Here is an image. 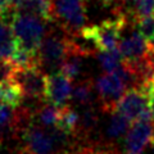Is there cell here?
I'll return each instance as SVG.
<instances>
[{"label": "cell", "mask_w": 154, "mask_h": 154, "mask_svg": "<svg viewBox=\"0 0 154 154\" xmlns=\"http://www.w3.org/2000/svg\"><path fill=\"white\" fill-rule=\"evenodd\" d=\"M100 2H103L105 5H112V4H114V3L121 4V0H100Z\"/></svg>", "instance_id": "obj_27"}, {"label": "cell", "mask_w": 154, "mask_h": 154, "mask_svg": "<svg viewBox=\"0 0 154 154\" xmlns=\"http://www.w3.org/2000/svg\"><path fill=\"white\" fill-rule=\"evenodd\" d=\"M72 46V36H58V35H49L44 38L40 49L37 51L38 62L40 66H45L49 68L60 67L66 59V57L69 54Z\"/></svg>", "instance_id": "obj_5"}, {"label": "cell", "mask_w": 154, "mask_h": 154, "mask_svg": "<svg viewBox=\"0 0 154 154\" xmlns=\"http://www.w3.org/2000/svg\"><path fill=\"white\" fill-rule=\"evenodd\" d=\"M94 88H95V85H93V82L89 80L77 84L73 91H72V99H73V102L81 105L90 104L94 98Z\"/></svg>", "instance_id": "obj_16"}, {"label": "cell", "mask_w": 154, "mask_h": 154, "mask_svg": "<svg viewBox=\"0 0 154 154\" xmlns=\"http://www.w3.org/2000/svg\"><path fill=\"white\" fill-rule=\"evenodd\" d=\"M13 119V112L11 107L4 104H0V130L7 127Z\"/></svg>", "instance_id": "obj_22"}, {"label": "cell", "mask_w": 154, "mask_h": 154, "mask_svg": "<svg viewBox=\"0 0 154 154\" xmlns=\"http://www.w3.org/2000/svg\"><path fill=\"white\" fill-rule=\"evenodd\" d=\"M26 2L27 0H11V7L14 9V11H18Z\"/></svg>", "instance_id": "obj_25"}, {"label": "cell", "mask_w": 154, "mask_h": 154, "mask_svg": "<svg viewBox=\"0 0 154 154\" xmlns=\"http://www.w3.org/2000/svg\"><path fill=\"white\" fill-rule=\"evenodd\" d=\"M64 136L62 132H59L55 128L54 135H49L45 132L44 130L31 126L26 128L25 134H23V139L27 145L32 152L36 154H49L53 152V149L55 146V143L60 140V137Z\"/></svg>", "instance_id": "obj_11"}, {"label": "cell", "mask_w": 154, "mask_h": 154, "mask_svg": "<svg viewBox=\"0 0 154 154\" xmlns=\"http://www.w3.org/2000/svg\"><path fill=\"white\" fill-rule=\"evenodd\" d=\"M96 122H98V116H96L95 110L91 107L86 108L82 117H81V127L86 130V131H90L91 128L95 127Z\"/></svg>", "instance_id": "obj_21"}, {"label": "cell", "mask_w": 154, "mask_h": 154, "mask_svg": "<svg viewBox=\"0 0 154 154\" xmlns=\"http://www.w3.org/2000/svg\"><path fill=\"white\" fill-rule=\"evenodd\" d=\"M149 108L150 105L146 90L141 88H130L119 99L116 112L125 116L130 122H136Z\"/></svg>", "instance_id": "obj_7"}, {"label": "cell", "mask_w": 154, "mask_h": 154, "mask_svg": "<svg viewBox=\"0 0 154 154\" xmlns=\"http://www.w3.org/2000/svg\"><path fill=\"white\" fill-rule=\"evenodd\" d=\"M136 28L149 44L154 42V14L136 17Z\"/></svg>", "instance_id": "obj_18"}, {"label": "cell", "mask_w": 154, "mask_h": 154, "mask_svg": "<svg viewBox=\"0 0 154 154\" xmlns=\"http://www.w3.org/2000/svg\"><path fill=\"white\" fill-rule=\"evenodd\" d=\"M100 67L105 72H116L123 63V57L118 49L99 51L96 55Z\"/></svg>", "instance_id": "obj_15"}, {"label": "cell", "mask_w": 154, "mask_h": 154, "mask_svg": "<svg viewBox=\"0 0 154 154\" xmlns=\"http://www.w3.org/2000/svg\"><path fill=\"white\" fill-rule=\"evenodd\" d=\"M12 80L19 85L25 96L45 100L46 75H44L40 64L28 67V68L16 67Z\"/></svg>", "instance_id": "obj_6"}, {"label": "cell", "mask_w": 154, "mask_h": 154, "mask_svg": "<svg viewBox=\"0 0 154 154\" xmlns=\"http://www.w3.org/2000/svg\"><path fill=\"white\" fill-rule=\"evenodd\" d=\"M17 154H36L35 152H32L28 146H25V148H22V149H19V152Z\"/></svg>", "instance_id": "obj_26"}, {"label": "cell", "mask_w": 154, "mask_h": 154, "mask_svg": "<svg viewBox=\"0 0 154 154\" xmlns=\"http://www.w3.org/2000/svg\"><path fill=\"white\" fill-rule=\"evenodd\" d=\"M135 17H145L154 14V0H135Z\"/></svg>", "instance_id": "obj_20"}, {"label": "cell", "mask_w": 154, "mask_h": 154, "mask_svg": "<svg viewBox=\"0 0 154 154\" xmlns=\"http://www.w3.org/2000/svg\"><path fill=\"white\" fill-rule=\"evenodd\" d=\"M54 21L60 22L67 35H80L88 21L85 0H54Z\"/></svg>", "instance_id": "obj_3"}, {"label": "cell", "mask_w": 154, "mask_h": 154, "mask_svg": "<svg viewBox=\"0 0 154 154\" xmlns=\"http://www.w3.org/2000/svg\"><path fill=\"white\" fill-rule=\"evenodd\" d=\"M143 89L146 90L148 93V98H149V105H150V108L153 110V114H154V77L152 80H149L146 85L144 86Z\"/></svg>", "instance_id": "obj_23"}, {"label": "cell", "mask_w": 154, "mask_h": 154, "mask_svg": "<svg viewBox=\"0 0 154 154\" xmlns=\"http://www.w3.org/2000/svg\"><path fill=\"white\" fill-rule=\"evenodd\" d=\"M130 128V121L125 116L119 113H113V117L110 118L109 125L107 127V135L112 139H118L123 136Z\"/></svg>", "instance_id": "obj_17"}, {"label": "cell", "mask_w": 154, "mask_h": 154, "mask_svg": "<svg viewBox=\"0 0 154 154\" xmlns=\"http://www.w3.org/2000/svg\"><path fill=\"white\" fill-rule=\"evenodd\" d=\"M128 19L126 14H118L114 19H105L99 25L88 26L81 31L80 36L85 40L91 41L99 51L118 49L121 41V35L125 27L127 26Z\"/></svg>", "instance_id": "obj_1"}, {"label": "cell", "mask_w": 154, "mask_h": 154, "mask_svg": "<svg viewBox=\"0 0 154 154\" xmlns=\"http://www.w3.org/2000/svg\"><path fill=\"white\" fill-rule=\"evenodd\" d=\"M95 90L100 100V107L104 113H114L119 99L128 88L123 77L116 72H107L95 81Z\"/></svg>", "instance_id": "obj_4"}, {"label": "cell", "mask_w": 154, "mask_h": 154, "mask_svg": "<svg viewBox=\"0 0 154 154\" xmlns=\"http://www.w3.org/2000/svg\"><path fill=\"white\" fill-rule=\"evenodd\" d=\"M23 98L25 94L17 82L13 80L0 81V104L16 109L22 104Z\"/></svg>", "instance_id": "obj_13"}, {"label": "cell", "mask_w": 154, "mask_h": 154, "mask_svg": "<svg viewBox=\"0 0 154 154\" xmlns=\"http://www.w3.org/2000/svg\"><path fill=\"white\" fill-rule=\"evenodd\" d=\"M11 7V0H0V16L3 13H5L7 11H9Z\"/></svg>", "instance_id": "obj_24"}, {"label": "cell", "mask_w": 154, "mask_h": 154, "mask_svg": "<svg viewBox=\"0 0 154 154\" xmlns=\"http://www.w3.org/2000/svg\"><path fill=\"white\" fill-rule=\"evenodd\" d=\"M118 50L123 57V63L136 64L146 58L149 53V42L139 31H134L121 38Z\"/></svg>", "instance_id": "obj_10"}, {"label": "cell", "mask_w": 154, "mask_h": 154, "mask_svg": "<svg viewBox=\"0 0 154 154\" xmlns=\"http://www.w3.org/2000/svg\"><path fill=\"white\" fill-rule=\"evenodd\" d=\"M126 154H141L146 148L154 146V121H136L126 135Z\"/></svg>", "instance_id": "obj_8"}, {"label": "cell", "mask_w": 154, "mask_h": 154, "mask_svg": "<svg viewBox=\"0 0 154 154\" xmlns=\"http://www.w3.org/2000/svg\"><path fill=\"white\" fill-rule=\"evenodd\" d=\"M72 91L73 90H72L71 80L60 71L53 72L51 75L46 76L45 102L58 108H63L72 98Z\"/></svg>", "instance_id": "obj_9"}, {"label": "cell", "mask_w": 154, "mask_h": 154, "mask_svg": "<svg viewBox=\"0 0 154 154\" xmlns=\"http://www.w3.org/2000/svg\"><path fill=\"white\" fill-rule=\"evenodd\" d=\"M60 108L55 107V105H45L44 108L40 110V122L46 127H55L59 119Z\"/></svg>", "instance_id": "obj_19"}, {"label": "cell", "mask_w": 154, "mask_h": 154, "mask_svg": "<svg viewBox=\"0 0 154 154\" xmlns=\"http://www.w3.org/2000/svg\"><path fill=\"white\" fill-rule=\"evenodd\" d=\"M16 12L32 14L44 22L54 21V0H27Z\"/></svg>", "instance_id": "obj_12"}, {"label": "cell", "mask_w": 154, "mask_h": 154, "mask_svg": "<svg viewBox=\"0 0 154 154\" xmlns=\"http://www.w3.org/2000/svg\"><path fill=\"white\" fill-rule=\"evenodd\" d=\"M12 28L19 45L37 54L45 38V26L42 19L32 14L16 12L12 19Z\"/></svg>", "instance_id": "obj_2"}, {"label": "cell", "mask_w": 154, "mask_h": 154, "mask_svg": "<svg viewBox=\"0 0 154 154\" xmlns=\"http://www.w3.org/2000/svg\"><path fill=\"white\" fill-rule=\"evenodd\" d=\"M80 121H81V118H80L79 113H77L73 108L66 105V107L60 108L59 119H58L55 128L59 132L63 134L64 136H69V135H73L77 131Z\"/></svg>", "instance_id": "obj_14"}, {"label": "cell", "mask_w": 154, "mask_h": 154, "mask_svg": "<svg viewBox=\"0 0 154 154\" xmlns=\"http://www.w3.org/2000/svg\"><path fill=\"white\" fill-rule=\"evenodd\" d=\"M80 154H103V153H99V152H93L91 149H85V150H82Z\"/></svg>", "instance_id": "obj_28"}]
</instances>
